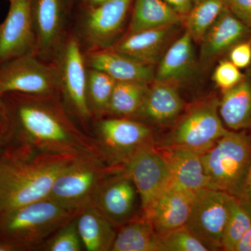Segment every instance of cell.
I'll list each match as a JSON object with an SVG mask.
<instances>
[{
  "mask_svg": "<svg viewBox=\"0 0 251 251\" xmlns=\"http://www.w3.org/2000/svg\"><path fill=\"white\" fill-rule=\"evenodd\" d=\"M193 39L187 31L172 43L155 69L154 80L177 85L192 78L197 72Z\"/></svg>",
  "mask_w": 251,
  "mask_h": 251,
  "instance_id": "21",
  "label": "cell"
},
{
  "mask_svg": "<svg viewBox=\"0 0 251 251\" xmlns=\"http://www.w3.org/2000/svg\"><path fill=\"white\" fill-rule=\"evenodd\" d=\"M131 0H109L91 6L81 25V34L90 51L110 49L122 32Z\"/></svg>",
  "mask_w": 251,
  "mask_h": 251,
  "instance_id": "13",
  "label": "cell"
},
{
  "mask_svg": "<svg viewBox=\"0 0 251 251\" xmlns=\"http://www.w3.org/2000/svg\"><path fill=\"white\" fill-rule=\"evenodd\" d=\"M17 92L34 95H59L57 66L34 53L0 64V94Z\"/></svg>",
  "mask_w": 251,
  "mask_h": 251,
  "instance_id": "9",
  "label": "cell"
},
{
  "mask_svg": "<svg viewBox=\"0 0 251 251\" xmlns=\"http://www.w3.org/2000/svg\"><path fill=\"white\" fill-rule=\"evenodd\" d=\"M219 99L209 98L193 104L161 137H154L157 148L178 147L203 153L229 130L219 112Z\"/></svg>",
  "mask_w": 251,
  "mask_h": 251,
  "instance_id": "5",
  "label": "cell"
},
{
  "mask_svg": "<svg viewBox=\"0 0 251 251\" xmlns=\"http://www.w3.org/2000/svg\"><path fill=\"white\" fill-rule=\"evenodd\" d=\"M81 209L47 198L0 214V240L20 251H39L42 244Z\"/></svg>",
  "mask_w": 251,
  "mask_h": 251,
  "instance_id": "3",
  "label": "cell"
},
{
  "mask_svg": "<svg viewBox=\"0 0 251 251\" xmlns=\"http://www.w3.org/2000/svg\"><path fill=\"white\" fill-rule=\"evenodd\" d=\"M230 11L251 29V0H227Z\"/></svg>",
  "mask_w": 251,
  "mask_h": 251,
  "instance_id": "35",
  "label": "cell"
},
{
  "mask_svg": "<svg viewBox=\"0 0 251 251\" xmlns=\"http://www.w3.org/2000/svg\"><path fill=\"white\" fill-rule=\"evenodd\" d=\"M182 20L165 0H135L128 34L180 25Z\"/></svg>",
  "mask_w": 251,
  "mask_h": 251,
  "instance_id": "25",
  "label": "cell"
},
{
  "mask_svg": "<svg viewBox=\"0 0 251 251\" xmlns=\"http://www.w3.org/2000/svg\"><path fill=\"white\" fill-rule=\"evenodd\" d=\"M158 150L166 160L173 184L193 193L209 188L202 153L178 147Z\"/></svg>",
  "mask_w": 251,
  "mask_h": 251,
  "instance_id": "22",
  "label": "cell"
},
{
  "mask_svg": "<svg viewBox=\"0 0 251 251\" xmlns=\"http://www.w3.org/2000/svg\"><path fill=\"white\" fill-rule=\"evenodd\" d=\"M229 57L239 69L249 67L251 64V37L234 46L229 50Z\"/></svg>",
  "mask_w": 251,
  "mask_h": 251,
  "instance_id": "34",
  "label": "cell"
},
{
  "mask_svg": "<svg viewBox=\"0 0 251 251\" xmlns=\"http://www.w3.org/2000/svg\"><path fill=\"white\" fill-rule=\"evenodd\" d=\"M111 251H157L152 224L141 214L117 229Z\"/></svg>",
  "mask_w": 251,
  "mask_h": 251,
  "instance_id": "26",
  "label": "cell"
},
{
  "mask_svg": "<svg viewBox=\"0 0 251 251\" xmlns=\"http://www.w3.org/2000/svg\"><path fill=\"white\" fill-rule=\"evenodd\" d=\"M185 103L177 86L153 80L138 111L132 119L154 128H171L184 112Z\"/></svg>",
  "mask_w": 251,
  "mask_h": 251,
  "instance_id": "15",
  "label": "cell"
},
{
  "mask_svg": "<svg viewBox=\"0 0 251 251\" xmlns=\"http://www.w3.org/2000/svg\"><path fill=\"white\" fill-rule=\"evenodd\" d=\"M0 214H1V212H0Z\"/></svg>",
  "mask_w": 251,
  "mask_h": 251,
  "instance_id": "42",
  "label": "cell"
},
{
  "mask_svg": "<svg viewBox=\"0 0 251 251\" xmlns=\"http://www.w3.org/2000/svg\"><path fill=\"white\" fill-rule=\"evenodd\" d=\"M124 168L139 193L142 214L172 183L166 160L154 140L138 150Z\"/></svg>",
  "mask_w": 251,
  "mask_h": 251,
  "instance_id": "12",
  "label": "cell"
},
{
  "mask_svg": "<svg viewBox=\"0 0 251 251\" xmlns=\"http://www.w3.org/2000/svg\"><path fill=\"white\" fill-rule=\"evenodd\" d=\"M87 67L108 74L117 82L151 83L154 80L155 69L110 49L92 51L85 55Z\"/></svg>",
  "mask_w": 251,
  "mask_h": 251,
  "instance_id": "20",
  "label": "cell"
},
{
  "mask_svg": "<svg viewBox=\"0 0 251 251\" xmlns=\"http://www.w3.org/2000/svg\"><path fill=\"white\" fill-rule=\"evenodd\" d=\"M227 7V0H193L189 11L185 15V25L194 42H201Z\"/></svg>",
  "mask_w": 251,
  "mask_h": 251,
  "instance_id": "28",
  "label": "cell"
},
{
  "mask_svg": "<svg viewBox=\"0 0 251 251\" xmlns=\"http://www.w3.org/2000/svg\"><path fill=\"white\" fill-rule=\"evenodd\" d=\"M179 25H174L128 34L108 49L154 67L168 49Z\"/></svg>",
  "mask_w": 251,
  "mask_h": 251,
  "instance_id": "19",
  "label": "cell"
},
{
  "mask_svg": "<svg viewBox=\"0 0 251 251\" xmlns=\"http://www.w3.org/2000/svg\"><path fill=\"white\" fill-rule=\"evenodd\" d=\"M31 9L35 54L41 59L56 57L65 41V14L62 0H32Z\"/></svg>",
  "mask_w": 251,
  "mask_h": 251,
  "instance_id": "16",
  "label": "cell"
},
{
  "mask_svg": "<svg viewBox=\"0 0 251 251\" xmlns=\"http://www.w3.org/2000/svg\"><path fill=\"white\" fill-rule=\"evenodd\" d=\"M0 129L9 135V124L2 95L0 94Z\"/></svg>",
  "mask_w": 251,
  "mask_h": 251,
  "instance_id": "38",
  "label": "cell"
},
{
  "mask_svg": "<svg viewBox=\"0 0 251 251\" xmlns=\"http://www.w3.org/2000/svg\"><path fill=\"white\" fill-rule=\"evenodd\" d=\"M75 221L84 250L111 251L118 228L95 206H83Z\"/></svg>",
  "mask_w": 251,
  "mask_h": 251,
  "instance_id": "24",
  "label": "cell"
},
{
  "mask_svg": "<svg viewBox=\"0 0 251 251\" xmlns=\"http://www.w3.org/2000/svg\"><path fill=\"white\" fill-rule=\"evenodd\" d=\"M79 157L9 143L0 161V212L49 198L57 176Z\"/></svg>",
  "mask_w": 251,
  "mask_h": 251,
  "instance_id": "2",
  "label": "cell"
},
{
  "mask_svg": "<svg viewBox=\"0 0 251 251\" xmlns=\"http://www.w3.org/2000/svg\"><path fill=\"white\" fill-rule=\"evenodd\" d=\"M95 120L93 136L110 166L124 168L138 150L154 140V129L134 119L106 116Z\"/></svg>",
  "mask_w": 251,
  "mask_h": 251,
  "instance_id": "7",
  "label": "cell"
},
{
  "mask_svg": "<svg viewBox=\"0 0 251 251\" xmlns=\"http://www.w3.org/2000/svg\"><path fill=\"white\" fill-rule=\"evenodd\" d=\"M59 94L71 116L91 135L94 119L87 100V66L80 41L70 36L64 41L55 57Z\"/></svg>",
  "mask_w": 251,
  "mask_h": 251,
  "instance_id": "6",
  "label": "cell"
},
{
  "mask_svg": "<svg viewBox=\"0 0 251 251\" xmlns=\"http://www.w3.org/2000/svg\"><path fill=\"white\" fill-rule=\"evenodd\" d=\"M202 161L209 188L237 198L251 165V131L229 130L202 153Z\"/></svg>",
  "mask_w": 251,
  "mask_h": 251,
  "instance_id": "4",
  "label": "cell"
},
{
  "mask_svg": "<svg viewBox=\"0 0 251 251\" xmlns=\"http://www.w3.org/2000/svg\"><path fill=\"white\" fill-rule=\"evenodd\" d=\"M219 112L227 129L251 131V73L232 88L223 92Z\"/></svg>",
  "mask_w": 251,
  "mask_h": 251,
  "instance_id": "23",
  "label": "cell"
},
{
  "mask_svg": "<svg viewBox=\"0 0 251 251\" xmlns=\"http://www.w3.org/2000/svg\"><path fill=\"white\" fill-rule=\"evenodd\" d=\"M234 196L211 188L194 193L186 227L208 247L221 250V240Z\"/></svg>",
  "mask_w": 251,
  "mask_h": 251,
  "instance_id": "10",
  "label": "cell"
},
{
  "mask_svg": "<svg viewBox=\"0 0 251 251\" xmlns=\"http://www.w3.org/2000/svg\"><path fill=\"white\" fill-rule=\"evenodd\" d=\"M108 1H109V0H88L91 6H97V5L102 4V3Z\"/></svg>",
  "mask_w": 251,
  "mask_h": 251,
  "instance_id": "41",
  "label": "cell"
},
{
  "mask_svg": "<svg viewBox=\"0 0 251 251\" xmlns=\"http://www.w3.org/2000/svg\"><path fill=\"white\" fill-rule=\"evenodd\" d=\"M244 75L233 63L227 59H223L220 61L213 73L212 80L216 85L224 92L237 85L244 78Z\"/></svg>",
  "mask_w": 251,
  "mask_h": 251,
  "instance_id": "33",
  "label": "cell"
},
{
  "mask_svg": "<svg viewBox=\"0 0 251 251\" xmlns=\"http://www.w3.org/2000/svg\"><path fill=\"white\" fill-rule=\"evenodd\" d=\"M150 85L142 82H117L106 116L132 118L141 107Z\"/></svg>",
  "mask_w": 251,
  "mask_h": 251,
  "instance_id": "27",
  "label": "cell"
},
{
  "mask_svg": "<svg viewBox=\"0 0 251 251\" xmlns=\"http://www.w3.org/2000/svg\"><path fill=\"white\" fill-rule=\"evenodd\" d=\"M2 97L11 145L56 154L103 158L93 135L71 116L60 96L11 92Z\"/></svg>",
  "mask_w": 251,
  "mask_h": 251,
  "instance_id": "1",
  "label": "cell"
},
{
  "mask_svg": "<svg viewBox=\"0 0 251 251\" xmlns=\"http://www.w3.org/2000/svg\"><path fill=\"white\" fill-rule=\"evenodd\" d=\"M157 251H209L204 243L186 227L156 233Z\"/></svg>",
  "mask_w": 251,
  "mask_h": 251,
  "instance_id": "31",
  "label": "cell"
},
{
  "mask_svg": "<svg viewBox=\"0 0 251 251\" xmlns=\"http://www.w3.org/2000/svg\"><path fill=\"white\" fill-rule=\"evenodd\" d=\"M7 16L0 24V64L25 54H35L32 0H8Z\"/></svg>",
  "mask_w": 251,
  "mask_h": 251,
  "instance_id": "14",
  "label": "cell"
},
{
  "mask_svg": "<svg viewBox=\"0 0 251 251\" xmlns=\"http://www.w3.org/2000/svg\"><path fill=\"white\" fill-rule=\"evenodd\" d=\"M251 37V28L227 6L200 42V64L202 67H208L216 59L229 52L234 46Z\"/></svg>",
  "mask_w": 251,
  "mask_h": 251,
  "instance_id": "17",
  "label": "cell"
},
{
  "mask_svg": "<svg viewBox=\"0 0 251 251\" xmlns=\"http://www.w3.org/2000/svg\"><path fill=\"white\" fill-rule=\"evenodd\" d=\"M251 226L250 214L241 205L237 198L234 197L231 204L230 214L223 234L221 250L234 251L237 243Z\"/></svg>",
  "mask_w": 251,
  "mask_h": 251,
  "instance_id": "30",
  "label": "cell"
},
{
  "mask_svg": "<svg viewBox=\"0 0 251 251\" xmlns=\"http://www.w3.org/2000/svg\"><path fill=\"white\" fill-rule=\"evenodd\" d=\"M76 218V217H75ZM75 218L64 225L49 237L39 251H80L84 250L79 235Z\"/></svg>",
  "mask_w": 251,
  "mask_h": 251,
  "instance_id": "32",
  "label": "cell"
},
{
  "mask_svg": "<svg viewBox=\"0 0 251 251\" xmlns=\"http://www.w3.org/2000/svg\"><path fill=\"white\" fill-rule=\"evenodd\" d=\"M193 196L194 193L171 183L143 215L151 222L157 234L182 227L189 217Z\"/></svg>",
  "mask_w": 251,
  "mask_h": 251,
  "instance_id": "18",
  "label": "cell"
},
{
  "mask_svg": "<svg viewBox=\"0 0 251 251\" xmlns=\"http://www.w3.org/2000/svg\"><path fill=\"white\" fill-rule=\"evenodd\" d=\"M122 167L110 166L102 157H79L57 176L50 198L82 209L90 204L104 180Z\"/></svg>",
  "mask_w": 251,
  "mask_h": 251,
  "instance_id": "8",
  "label": "cell"
},
{
  "mask_svg": "<svg viewBox=\"0 0 251 251\" xmlns=\"http://www.w3.org/2000/svg\"><path fill=\"white\" fill-rule=\"evenodd\" d=\"M0 251H18L17 248L14 247L6 241L0 240Z\"/></svg>",
  "mask_w": 251,
  "mask_h": 251,
  "instance_id": "40",
  "label": "cell"
},
{
  "mask_svg": "<svg viewBox=\"0 0 251 251\" xmlns=\"http://www.w3.org/2000/svg\"><path fill=\"white\" fill-rule=\"evenodd\" d=\"M90 204L117 228L142 214L139 193L124 168L104 180Z\"/></svg>",
  "mask_w": 251,
  "mask_h": 251,
  "instance_id": "11",
  "label": "cell"
},
{
  "mask_svg": "<svg viewBox=\"0 0 251 251\" xmlns=\"http://www.w3.org/2000/svg\"><path fill=\"white\" fill-rule=\"evenodd\" d=\"M116 82L108 74L87 67V105L94 120L106 116Z\"/></svg>",
  "mask_w": 251,
  "mask_h": 251,
  "instance_id": "29",
  "label": "cell"
},
{
  "mask_svg": "<svg viewBox=\"0 0 251 251\" xmlns=\"http://www.w3.org/2000/svg\"><path fill=\"white\" fill-rule=\"evenodd\" d=\"M234 251H251V226L237 243Z\"/></svg>",
  "mask_w": 251,
  "mask_h": 251,
  "instance_id": "37",
  "label": "cell"
},
{
  "mask_svg": "<svg viewBox=\"0 0 251 251\" xmlns=\"http://www.w3.org/2000/svg\"><path fill=\"white\" fill-rule=\"evenodd\" d=\"M9 145V136L7 133L0 129V161Z\"/></svg>",
  "mask_w": 251,
  "mask_h": 251,
  "instance_id": "39",
  "label": "cell"
},
{
  "mask_svg": "<svg viewBox=\"0 0 251 251\" xmlns=\"http://www.w3.org/2000/svg\"><path fill=\"white\" fill-rule=\"evenodd\" d=\"M237 199L251 216V165Z\"/></svg>",
  "mask_w": 251,
  "mask_h": 251,
  "instance_id": "36",
  "label": "cell"
}]
</instances>
